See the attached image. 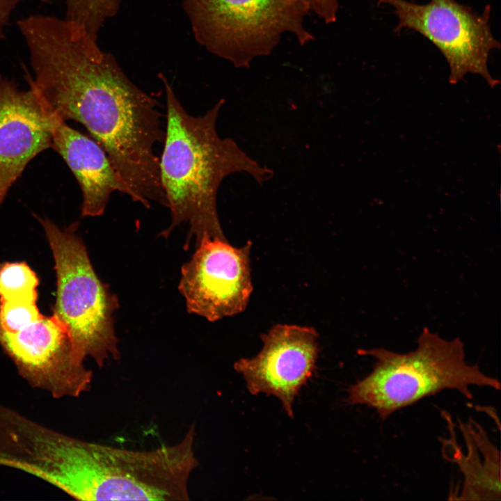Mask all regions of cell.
<instances>
[{"label":"cell","mask_w":501,"mask_h":501,"mask_svg":"<svg viewBox=\"0 0 501 501\" xmlns=\"http://www.w3.org/2000/svg\"><path fill=\"white\" fill-rule=\"evenodd\" d=\"M17 26L34 74L26 73L29 87L60 119L88 131L134 202L166 207L155 154L165 136L157 100L129 79L113 54L75 33L64 19L33 15Z\"/></svg>","instance_id":"1"},{"label":"cell","mask_w":501,"mask_h":501,"mask_svg":"<svg viewBox=\"0 0 501 501\" xmlns=\"http://www.w3.org/2000/svg\"><path fill=\"white\" fill-rule=\"evenodd\" d=\"M164 86L166 116L159 174L171 222L161 235L168 237L182 223L189 225L186 246L204 239H226L217 210V193L223 180L235 173H246L262 184L272 171L260 166L231 138H222L216 122L224 100L203 115L189 114L167 78Z\"/></svg>","instance_id":"2"},{"label":"cell","mask_w":501,"mask_h":501,"mask_svg":"<svg viewBox=\"0 0 501 501\" xmlns=\"http://www.w3.org/2000/svg\"><path fill=\"white\" fill-rule=\"evenodd\" d=\"M416 349L398 353L384 348L360 349L374 359L372 370L351 385L347 401L374 408L385 420L394 412L444 390H455L468 399L473 385L500 390V381L465 360L458 338L443 339L424 328Z\"/></svg>","instance_id":"3"},{"label":"cell","mask_w":501,"mask_h":501,"mask_svg":"<svg viewBox=\"0 0 501 501\" xmlns=\"http://www.w3.org/2000/svg\"><path fill=\"white\" fill-rule=\"evenodd\" d=\"M54 260L56 297L54 315L66 326L76 352L100 367L120 358L113 315L116 296L97 276L85 245L76 234L78 223L61 229L38 217Z\"/></svg>","instance_id":"4"},{"label":"cell","mask_w":501,"mask_h":501,"mask_svg":"<svg viewBox=\"0 0 501 501\" xmlns=\"http://www.w3.org/2000/svg\"><path fill=\"white\" fill-rule=\"evenodd\" d=\"M196 40L236 67L271 53L284 33L299 44L314 39L299 0H183Z\"/></svg>","instance_id":"5"},{"label":"cell","mask_w":501,"mask_h":501,"mask_svg":"<svg viewBox=\"0 0 501 501\" xmlns=\"http://www.w3.org/2000/svg\"><path fill=\"white\" fill-rule=\"evenodd\" d=\"M376 1L392 8L398 19L396 33L413 30L439 49L450 67V84L463 80L468 73L480 75L491 87L500 83L488 68L491 52L500 49L490 26L491 6L479 14L455 0H430L425 4L406 0Z\"/></svg>","instance_id":"6"},{"label":"cell","mask_w":501,"mask_h":501,"mask_svg":"<svg viewBox=\"0 0 501 501\" xmlns=\"http://www.w3.org/2000/svg\"><path fill=\"white\" fill-rule=\"evenodd\" d=\"M0 347L30 385L54 398L77 397L90 390L93 372L54 314L42 315L15 331L0 328Z\"/></svg>","instance_id":"7"},{"label":"cell","mask_w":501,"mask_h":501,"mask_svg":"<svg viewBox=\"0 0 501 501\" xmlns=\"http://www.w3.org/2000/svg\"><path fill=\"white\" fill-rule=\"evenodd\" d=\"M252 244L232 246L227 239H204L182 267L178 289L187 310L216 321L243 312L253 292Z\"/></svg>","instance_id":"8"},{"label":"cell","mask_w":501,"mask_h":501,"mask_svg":"<svg viewBox=\"0 0 501 501\" xmlns=\"http://www.w3.org/2000/svg\"><path fill=\"white\" fill-rule=\"evenodd\" d=\"M261 339L263 347L259 353L239 359L234 368L243 376L252 395L276 397L293 418L294 399L316 367L318 333L312 327L276 324Z\"/></svg>","instance_id":"9"},{"label":"cell","mask_w":501,"mask_h":501,"mask_svg":"<svg viewBox=\"0 0 501 501\" xmlns=\"http://www.w3.org/2000/svg\"><path fill=\"white\" fill-rule=\"evenodd\" d=\"M51 114L37 93L0 74V206L29 162L51 148Z\"/></svg>","instance_id":"10"},{"label":"cell","mask_w":501,"mask_h":501,"mask_svg":"<svg viewBox=\"0 0 501 501\" xmlns=\"http://www.w3.org/2000/svg\"><path fill=\"white\" fill-rule=\"evenodd\" d=\"M51 148L62 157L81 188V215L102 216L113 192L129 196V189L95 140L73 129L51 111Z\"/></svg>","instance_id":"11"},{"label":"cell","mask_w":501,"mask_h":501,"mask_svg":"<svg viewBox=\"0 0 501 501\" xmlns=\"http://www.w3.org/2000/svg\"><path fill=\"white\" fill-rule=\"evenodd\" d=\"M467 450L463 452L454 438L443 443L445 457L458 465L463 476L458 500H500V452L486 431L474 420L460 422Z\"/></svg>","instance_id":"12"},{"label":"cell","mask_w":501,"mask_h":501,"mask_svg":"<svg viewBox=\"0 0 501 501\" xmlns=\"http://www.w3.org/2000/svg\"><path fill=\"white\" fill-rule=\"evenodd\" d=\"M64 19L77 33L97 42L104 21L116 15L122 0H64Z\"/></svg>","instance_id":"13"},{"label":"cell","mask_w":501,"mask_h":501,"mask_svg":"<svg viewBox=\"0 0 501 501\" xmlns=\"http://www.w3.org/2000/svg\"><path fill=\"white\" fill-rule=\"evenodd\" d=\"M38 285L37 275L26 262L0 265V300L38 296Z\"/></svg>","instance_id":"14"},{"label":"cell","mask_w":501,"mask_h":501,"mask_svg":"<svg viewBox=\"0 0 501 501\" xmlns=\"http://www.w3.org/2000/svg\"><path fill=\"white\" fill-rule=\"evenodd\" d=\"M309 11L314 13L325 23L335 22L338 10L337 0H299Z\"/></svg>","instance_id":"15"},{"label":"cell","mask_w":501,"mask_h":501,"mask_svg":"<svg viewBox=\"0 0 501 501\" xmlns=\"http://www.w3.org/2000/svg\"><path fill=\"white\" fill-rule=\"evenodd\" d=\"M22 1L23 0H0V39L5 37L4 29L12 13Z\"/></svg>","instance_id":"16"},{"label":"cell","mask_w":501,"mask_h":501,"mask_svg":"<svg viewBox=\"0 0 501 501\" xmlns=\"http://www.w3.org/2000/svg\"><path fill=\"white\" fill-rule=\"evenodd\" d=\"M40 1L45 2V3H49L51 0H40Z\"/></svg>","instance_id":"17"}]
</instances>
